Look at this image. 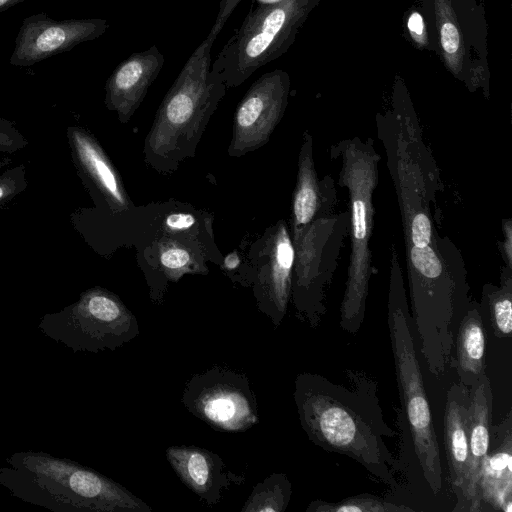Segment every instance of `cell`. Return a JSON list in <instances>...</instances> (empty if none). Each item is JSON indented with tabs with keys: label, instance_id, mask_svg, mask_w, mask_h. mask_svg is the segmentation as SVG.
<instances>
[{
	"label": "cell",
	"instance_id": "19",
	"mask_svg": "<svg viewBox=\"0 0 512 512\" xmlns=\"http://www.w3.org/2000/svg\"><path fill=\"white\" fill-rule=\"evenodd\" d=\"M512 411L491 426L490 445L479 479L482 510L512 511Z\"/></svg>",
	"mask_w": 512,
	"mask_h": 512
},
{
	"label": "cell",
	"instance_id": "7",
	"mask_svg": "<svg viewBox=\"0 0 512 512\" xmlns=\"http://www.w3.org/2000/svg\"><path fill=\"white\" fill-rule=\"evenodd\" d=\"M349 210L333 212L291 236L294 247L291 294L297 317L319 326L326 313V291L349 233Z\"/></svg>",
	"mask_w": 512,
	"mask_h": 512
},
{
	"label": "cell",
	"instance_id": "4",
	"mask_svg": "<svg viewBox=\"0 0 512 512\" xmlns=\"http://www.w3.org/2000/svg\"><path fill=\"white\" fill-rule=\"evenodd\" d=\"M387 325L397 386L417 471L430 491L443 486V469L431 407L416 353L414 329L399 258L391 256Z\"/></svg>",
	"mask_w": 512,
	"mask_h": 512
},
{
	"label": "cell",
	"instance_id": "30",
	"mask_svg": "<svg viewBox=\"0 0 512 512\" xmlns=\"http://www.w3.org/2000/svg\"><path fill=\"white\" fill-rule=\"evenodd\" d=\"M195 223V217L189 213H173L165 220L166 227L173 231L187 230L193 227Z\"/></svg>",
	"mask_w": 512,
	"mask_h": 512
},
{
	"label": "cell",
	"instance_id": "27",
	"mask_svg": "<svg viewBox=\"0 0 512 512\" xmlns=\"http://www.w3.org/2000/svg\"><path fill=\"white\" fill-rule=\"evenodd\" d=\"M28 140L14 122L0 117V153L13 154L24 149Z\"/></svg>",
	"mask_w": 512,
	"mask_h": 512
},
{
	"label": "cell",
	"instance_id": "23",
	"mask_svg": "<svg viewBox=\"0 0 512 512\" xmlns=\"http://www.w3.org/2000/svg\"><path fill=\"white\" fill-rule=\"evenodd\" d=\"M292 495L286 474L274 472L258 482L244 503L242 512H284Z\"/></svg>",
	"mask_w": 512,
	"mask_h": 512
},
{
	"label": "cell",
	"instance_id": "22",
	"mask_svg": "<svg viewBox=\"0 0 512 512\" xmlns=\"http://www.w3.org/2000/svg\"><path fill=\"white\" fill-rule=\"evenodd\" d=\"M442 56L447 69L461 79L465 58L464 36L451 0H433Z\"/></svg>",
	"mask_w": 512,
	"mask_h": 512
},
{
	"label": "cell",
	"instance_id": "29",
	"mask_svg": "<svg viewBox=\"0 0 512 512\" xmlns=\"http://www.w3.org/2000/svg\"><path fill=\"white\" fill-rule=\"evenodd\" d=\"M503 240L498 241L499 251L507 267L512 268V221L511 219L502 220Z\"/></svg>",
	"mask_w": 512,
	"mask_h": 512
},
{
	"label": "cell",
	"instance_id": "1",
	"mask_svg": "<svg viewBox=\"0 0 512 512\" xmlns=\"http://www.w3.org/2000/svg\"><path fill=\"white\" fill-rule=\"evenodd\" d=\"M349 386L310 372L299 373L293 393L300 424L321 449L347 456L374 479L396 486L397 463L385 438L395 435L384 420L377 384L346 369Z\"/></svg>",
	"mask_w": 512,
	"mask_h": 512
},
{
	"label": "cell",
	"instance_id": "32",
	"mask_svg": "<svg viewBox=\"0 0 512 512\" xmlns=\"http://www.w3.org/2000/svg\"><path fill=\"white\" fill-rule=\"evenodd\" d=\"M27 0H0V12H3L16 4L24 2Z\"/></svg>",
	"mask_w": 512,
	"mask_h": 512
},
{
	"label": "cell",
	"instance_id": "6",
	"mask_svg": "<svg viewBox=\"0 0 512 512\" xmlns=\"http://www.w3.org/2000/svg\"><path fill=\"white\" fill-rule=\"evenodd\" d=\"M319 0H284L252 7L211 65L226 88L245 82L256 70L284 54Z\"/></svg>",
	"mask_w": 512,
	"mask_h": 512
},
{
	"label": "cell",
	"instance_id": "10",
	"mask_svg": "<svg viewBox=\"0 0 512 512\" xmlns=\"http://www.w3.org/2000/svg\"><path fill=\"white\" fill-rule=\"evenodd\" d=\"M71 159L95 209L79 208L70 215L73 228L84 237L102 214H116L129 207V200L117 170L97 139L86 129L67 127Z\"/></svg>",
	"mask_w": 512,
	"mask_h": 512
},
{
	"label": "cell",
	"instance_id": "16",
	"mask_svg": "<svg viewBox=\"0 0 512 512\" xmlns=\"http://www.w3.org/2000/svg\"><path fill=\"white\" fill-rule=\"evenodd\" d=\"M294 247L285 222L280 221L272 235L269 263L254 289L261 312L278 327L287 312L291 294Z\"/></svg>",
	"mask_w": 512,
	"mask_h": 512
},
{
	"label": "cell",
	"instance_id": "8",
	"mask_svg": "<svg viewBox=\"0 0 512 512\" xmlns=\"http://www.w3.org/2000/svg\"><path fill=\"white\" fill-rule=\"evenodd\" d=\"M40 328L74 352L114 351L140 333L135 315L117 295L101 287L90 288L75 303L46 314Z\"/></svg>",
	"mask_w": 512,
	"mask_h": 512
},
{
	"label": "cell",
	"instance_id": "12",
	"mask_svg": "<svg viewBox=\"0 0 512 512\" xmlns=\"http://www.w3.org/2000/svg\"><path fill=\"white\" fill-rule=\"evenodd\" d=\"M109 23L102 18L54 20L45 13L26 17L15 39L10 64L32 66L102 36Z\"/></svg>",
	"mask_w": 512,
	"mask_h": 512
},
{
	"label": "cell",
	"instance_id": "21",
	"mask_svg": "<svg viewBox=\"0 0 512 512\" xmlns=\"http://www.w3.org/2000/svg\"><path fill=\"white\" fill-rule=\"evenodd\" d=\"M481 312L488 317L495 337L510 338L512 332V268L504 265L499 285L487 283L483 286Z\"/></svg>",
	"mask_w": 512,
	"mask_h": 512
},
{
	"label": "cell",
	"instance_id": "34",
	"mask_svg": "<svg viewBox=\"0 0 512 512\" xmlns=\"http://www.w3.org/2000/svg\"><path fill=\"white\" fill-rule=\"evenodd\" d=\"M257 1L259 4H263V5H273V4H278L284 0H255Z\"/></svg>",
	"mask_w": 512,
	"mask_h": 512
},
{
	"label": "cell",
	"instance_id": "31",
	"mask_svg": "<svg viewBox=\"0 0 512 512\" xmlns=\"http://www.w3.org/2000/svg\"><path fill=\"white\" fill-rule=\"evenodd\" d=\"M239 259L235 253L229 255L225 260V267L229 270H233L238 266Z\"/></svg>",
	"mask_w": 512,
	"mask_h": 512
},
{
	"label": "cell",
	"instance_id": "24",
	"mask_svg": "<svg viewBox=\"0 0 512 512\" xmlns=\"http://www.w3.org/2000/svg\"><path fill=\"white\" fill-rule=\"evenodd\" d=\"M413 512V508L389 502L377 495L360 494L337 502L314 500L306 512Z\"/></svg>",
	"mask_w": 512,
	"mask_h": 512
},
{
	"label": "cell",
	"instance_id": "20",
	"mask_svg": "<svg viewBox=\"0 0 512 512\" xmlns=\"http://www.w3.org/2000/svg\"><path fill=\"white\" fill-rule=\"evenodd\" d=\"M485 332L479 303L470 300L457 325L453 346V367L459 383L471 387L486 374Z\"/></svg>",
	"mask_w": 512,
	"mask_h": 512
},
{
	"label": "cell",
	"instance_id": "28",
	"mask_svg": "<svg viewBox=\"0 0 512 512\" xmlns=\"http://www.w3.org/2000/svg\"><path fill=\"white\" fill-rule=\"evenodd\" d=\"M406 27L408 33L419 48H426L428 46V34L425 20L418 11H412L406 20Z\"/></svg>",
	"mask_w": 512,
	"mask_h": 512
},
{
	"label": "cell",
	"instance_id": "3",
	"mask_svg": "<svg viewBox=\"0 0 512 512\" xmlns=\"http://www.w3.org/2000/svg\"><path fill=\"white\" fill-rule=\"evenodd\" d=\"M12 468L0 470V482L35 503L89 512H151L127 488L78 463L43 453H17Z\"/></svg>",
	"mask_w": 512,
	"mask_h": 512
},
{
	"label": "cell",
	"instance_id": "18",
	"mask_svg": "<svg viewBox=\"0 0 512 512\" xmlns=\"http://www.w3.org/2000/svg\"><path fill=\"white\" fill-rule=\"evenodd\" d=\"M469 387L453 383L446 394L443 443L450 484L456 497L453 512H461L469 470L467 413Z\"/></svg>",
	"mask_w": 512,
	"mask_h": 512
},
{
	"label": "cell",
	"instance_id": "14",
	"mask_svg": "<svg viewBox=\"0 0 512 512\" xmlns=\"http://www.w3.org/2000/svg\"><path fill=\"white\" fill-rule=\"evenodd\" d=\"M164 62V55L152 45L132 53L113 70L105 84L104 103L108 110L116 112L120 122H128L140 106Z\"/></svg>",
	"mask_w": 512,
	"mask_h": 512
},
{
	"label": "cell",
	"instance_id": "17",
	"mask_svg": "<svg viewBox=\"0 0 512 512\" xmlns=\"http://www.w3.org/2000/svg\"><path fill=\"white\" fill-rule=\"evenodd\" d=\"M337 205L335 180L326 175L319 179L313 158V138L303 134L298 159L297 182L292 199V235L314 220L332 214Z\"/></svg>",
	"mask_w": 512,
	"mask_h": 512
},
{
	"label": "cell",
	"instance_id": "15",
	"mask_svg": "<svg viewBox=\"0 0 512 512\" xmlns=\"http://www.w3.org/2000/svg\"><path fill=\"white\" fill-rule=\"evenodd\" d=\"M492 408L491 383L485 374L469 388L467 413L469 470L461 512L483 511L479 497V479L490 445Z\"/></svg>",
	"mask_w": 512,
	"mask_h": 512
},
{
	"label": "cell",
	"instance_id": "9",
	"mask_svg": "<svg viewBox=\"0 0 512 512\" xmlns=\"http://www.w3.org/2000/svg\"><path fill=\"white\" fill-rule=\"evenodd\" d=\"M181 402L218 431L242 432L259 421L248 377L227 367L214 366L194 374L184 387Z\"/></svg>",
	"mask_w": 512,
	"mask_h": 512
},
{
	"label": "cell",
	"instance_id": "25",
	"mask_svg": "<svg viewBox=\"0 0 512 512\" xmlns=\"http://www.w3.org/2000/svg\"><path fill=\"white\" fill-rule=\"evenodd\" d=\"M159 262L166 277L170 280H177L184 273L196 272L199 267L194 263L190 251L178 246H167L160 252Z\"/></svg>",
	"mask_w": 512,
	"mask_h": 512
},
{
	"label": "cell",
	"instance_id": "13",
	"mask_svg": "<svg viewBox=\"0 0 512 512\" xmlns=\"http://www.w3.org/2000/svg\"><path fill=\"white\" fill-rule=\"evenodd\" d=\"M166 459L179 479L208 506L218 504L231 485L245 482L243 474L226 467L222 458L197 446H170Z\"/></svg>",
	"mask_w": 512,
	"mask_h": 512
},
{
	"label": "cell",
	"instance_id": "26",
	"mask_svg": "<svg viewBox=\"0 0 512 512\" xmlns=\"http://www.w3.org/2000/svg\"><path fill=\"white\" fill-rule=\"evenodd\" d=\"M27 188L26 167L23 163L0 174V208L7 206Z\"/></svg>",
	"mask_w": 512,
	"mask_h": 512
},
{
	"label": "cell",
	"instance_id": "11",
	"mask_svg": "<svg viewBox=\"0 0 512 512\" xmlns=\"http://www.w3.org/2000/svg\"><path fill=\"white\" fill-rule=\"evenodd\" d=\"M290 78L276 69L263 74L240 101L233 122L229 155L242 156L263 146L284 115Z\"/></svg>",
	"mask_w": 512,
	"mask_h": 512
},
{
	"label": "cell",
	"instance_id": "5",
	"mask_svg": "<svg viewBox=\"0 0 512 512\" xmlns=\"http://www.w3.org/2000/svg\"><path fill=\"white\" fill-rule=\"evenodd\" d=\"M329 152L331 158L341 161L338 184L347 189L349 197L351 253L339 323L344 331L355 334L364 322L372 271V199L378 184L380 156L372 139L359 137L341 140Z\"/></svg>",
	"mask_w": 512,
	"mask_h": 512
},
{
	"label": "cell",
	"instance_id": "2",
	"mask_svg": "<svg viewBox=\"0 0 512 512\" xmlns=\"http://www.w3.org/2000/svg\"><path fill=\"white\" fill-rule=\"evenodd\" d=\"M241 0H221L207 37L189 57L165 95L146 138L147 162L160 172H172L196 146L225 95L226 86L211 69V49Z\"/></svg>",
	"mask_w": 512,
	"mask_h": 512
},
{
	"label": "cell",
	"instance_id": "33",
	"mask_svg": "<svg viewBox=\"0 0 512 512\" xmlns=\"http://www.w3.org/2000/svg\"><path fill=\"white\" fill-rule=\"evenodd\" d=\"M11 163H12V159L9 157L0 158V170H2L4 167L10 165Z\"/></svg>",
	"mask_w": 512,
	"mask_h": 512
}]
</instances>
